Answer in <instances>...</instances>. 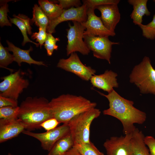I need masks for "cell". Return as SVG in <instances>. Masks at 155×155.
Segmentation results:
<instances>
[{"instance_id":"1","label":"cell","mask_w":155,"mask_h":155,"mask_svg":"<svg viewBox=\"0 0 155 155\" xmlns=\"http://www.w3.org/2000/svg\"><path fill=\"white\" fill-rule=\"evenodd\" d=\"M98 92L109 102V108L103 111V114L119 120L122 125L124 135L134 131L136 128L135 124H142L146 121L145 113L136 108L133 106V101L122 97L114 90L108 94Z\"/></svg>"},{"instance_id":"2","label":"cell","mask_w":155,"mask_h":155,"mask_svg":"<svg viewBox=\"0 0 155 155\" xmlns=\"http://www.w3.org/2000/svg\"><path fill=\"white\" fill-rule=\"evenodd\" d=\"M53 117L60 123H68L77 115L95 108L96 103L81 96L63 94L49 102Z\"/></svg>"},{"instance_id":"3","label":"cell","mask_w":155,"mask_h":155,"mask_svg":"<svg viewBox=\"0 0 155 155\" xmlns=\"http://www.w3.org/2000/svg\"><path fill=\"white\" fill-rule=\"evenodd\" d=\"M49 102L43 97H28L21 103L18 119L25 129L31 131L41 128L43 122L53 118Z\"/></svg>"},{"instance_id":"4","label":"cell","mask_w":155,"mask_h":155,"mask_svg":"<svg viewBox=\"0 0 155 155\" xmlns=\"http://www.w3.org/2000/svg\"><path fill=\"white\" fill-rule=\"evenodd\" d=\"M129 77L130 82L135 84L141 93L155 96V69L148 57L144 56L142 61L134 67Z\"/></svg>"},{"instance_id":"5","label":"cell","mask_w":155,"mask_h":155,"mask_svg":"<svg viewBox=\"0 0 155 155\" xmlns=\"http://www.w3.org/2000/svg\"><path fill=\"white\" fill-rule=\"evenodd\" d=\"M100 113L99 109L94 108L77 115L69 121L68 124L74 144L90 142V125L93 120L98 118Z\"/></svg>"},{"instance_id":"6","label":"cell","mask_w":155,"mask_h":155,"mask_svg":"<svg viewBox=\"0 0 155 155\" xmlns=\"http://www.w3.org/2000/svg\"><path fill=\"white\" fill-rule=\"evenodd\" d=\"M0 96L18 100L19 96L29 85V80L24 78L20 69L13 73L1 78Z\"/></svg>"},{"instance_id":"7","label":"cell","mask_w":155,"mask_h":155,"mask_svg":"<svg viewBox=\"0 0 155 155\" xmlns=\"http://www.w3.org/2000/svg\"><path fill=\"white\" fill-rule=\"evenodd\" d=\"M72 22L73 25L69 24V28L67 31V55L76 52L83 55H88L90 51L83 39L86 28L81 22L75 21Z\"/></svg>"},{"instance_id":"8","label":"cell","mask_w":155,"mask_h":155,"mask_svg":"<svg viewBox=\"0 0 155 155\" xmlns=\"http://www.w3.org/2000/svg\"><path fill=\"white\" fill-rule=\"evenodd\" d=\"M83 39L90 51L97 58L104 59L111 64L112 46L119 42L111 41L107 36H93L84 35Z\"/></svg>"},{"instance_id":"9","label":"cell","mask_w":155,"mask_h":155,"mask_svg":"<svg viewBox=\"0 0 155 155\" xmlns=\"http://www.w3.org/2000/svg\"><path fill=\"white\" fill-rule=\"evenodd\" d=\"M57 67L74 73L82 80L88 81L95 75L96 70L89 66L84 65L76 53L70 55L66 59H60Z\"/></svg>"},{"instance_id":"10","label":"cell","mask_w":155,"mask_h":155,"mask_svg":"<svg viewBox=\"0 0 155 155\" xmlns=\"http://www.w3.org/2000/svg\"><path fill=\"white\" fill-rule=\"evenodd\" d=\"M70 132L68 124L65 123L43 133H35L24 130L22 133L38 140L42 149L49 152L58 140Z\"/></svg>"},{"instance_id":"11","label":"cell","mask_w":155,"mask_h":155,"mask_svg":"<svg viewBox=\"0 0 155 155\" xmlns=\"http://www.w3.org/2000/svg\"><path fill=\"white\" fill-rule=\"evenodd\" d=\"M132 134L133 133L124 136H113L106 140L103 145L106 155H133Z\"/></svg>"},{"instance_id":"12","label":"cell","mask_w":155,"mask_h":155,"mask_svg":"<svg viewBox=\"0 0 155 155\" xmlns=\"http://www.w3.org/2000/svg\"><path fill=\"white\" fill-rule=\"evenodd\" d=\"M88 8L83 4L78 7H72L67 9H63L61 15L56 19L50 21L46 31L52 34L55 32V28L61 23L68 21H77L83 23L87 19Z\"/></svg>"},{"instance_id":"13","label":"cell","mask_w":155,"mask_h":155,"mask_svg":"<svg viewBox=\"0 0 155 155\" xmlns=\"http://www.w3.org/2000/svg\"><path fill=\"white\" fill-rule=\"evenodd\" d=\"M94 10L88 9L87 20L86 22L81 23L86 28L84 35L108 37L115 36V32H112L106 28L100 17L95 14Z\"/></svg>"},{"instance_id":"14","label":"cell","mask_w":155,"mask_h":155,"mask_svg":"<svg viewBox=\"0 0 155 155\" xmlns=\"http://www.w3.org/2000/svg\"><path fill=\"white\" fill-rule=\"evenodd\" d=\"M101 13L100 17L104 26L109 30L115 32V28L121 18V14L117 4H109L96 7Z\"/></svg>"},{"instance_id":"15","label":"cell","mask_w":155,"mask_h":155,"mask_svg":"<svg viewBox=\"0 0 155 155\" xmlns=\"http://www.w3.org/2000/svg\"><path fill=\"white\" fill-rule=\"evenodd\" d=\"M117 76V74L112 70H106L102 74L93 75L90 81L93 87L109 93L114 90V88L119 87L116 78Z\"/></svg>"},{"instance_id":"16","label":"cell","mask_w":155,"mask_h":155,"mask_svg":"<svg viewBox=\"0 0 155 155\" xmlns=\"http://www.w3.org/2000/svg\"><path fill=\"white\" fill-rule=\"evenodd\" d=\"M24 129V126L18 119L13 120L0 119V143L17 136Z\"/></svg>"},{"instance_id":"17","label":"cell","mask_w":155,"mask_h":155,"mask_svg":"<svg viewBox=\"0 0 155 155\" xmlns=\"http://www.w3.org/2000/svg\"><path fill=\"white\" fill-rule=\"evenodd\" d=\"M8 44V49L9 51L12 52L14 57V61L16 62L19 66H21L22 62L26 63L30 65L34 64L38 65L46 66L44 62L35 61L31 58L30 53L33 50L32 46L29 49L23 50L15 46L12 43L8 40H6Z\"/></svg>"},{"instance_id":"18","label":"cell","mask_w":155,"mask_h":155,"mask_svg":"<svg viewBox=\"0 0 155 155\" xmlns=\"http://www.w3.org/2000/svg\"><path fill=\"white\" fill-rule=\"evenodd\" d=\"M147 0H128L127 2L133 6V10L130 15L133 22L139 26L142 24L144 15L149 16L151 12L147 7Z\"/></svg>"},{"instance_id":"19","label":"cell","mask_w":155,"mask_h":155,"mask_svg":"<svg viewBox=\"0 0 155 155\" xmlns=\"http://www.w3.org/2000/svg\"><path fill=\"white\" fill-rule=\"evenodd\" d=\"M74 144L73 139L70 132L56 142L49 152L48 155H63L73 147Z\"/></svg>"},{"instance_id":"20","label":"cell","mask_w":155,"mask_h":155,"mask_svg":"<svg viewBox=\"0 0 155 155\" xmlns=\"http://www.w3.org/2000/svg\"><path fill=\"white\" fill-rule=\"evenodd\" d=\"M39 6L49 18L50 21L59 17L62 13L63 9L58 3L57 1H50L48 0L38 1Z\"/></svg>"},{"instance_id":"21","label":"cell","mask_w":155,"mask_h":155,"mask_svg":"<svg viewBox=\"0 0 155 155\" xmlns=\"http://www.w3.org/2000/svg\"><path fill=\"white\" fill-rule=\"evenodd\" d=\"M144 137L142 132L137 128L133 132V155H150L149 149L144 142Z\"/></svg>"},{"instance_id":"22","label":"cell","mask_w":155,"mask_h":155,"mask_svg":"<svg viewBox=\"0 0 155 155\" xmlns=\"http://www.w3.org/2000/svg\"><path fill=\"white\" fill-rule=\"evenodd\" d=\"M33 17L30 20V24L34 23L39 27H42L46 30L50 20L41 8L35 4L33 8Z\"/></svg>"},{"instance_id":"23","label":"cell","mask_w":155,"mask_h":155,"mask_svg":"<svg viewBox=\"0 0 155 155\" xmlns=\"http://www.w3.org/2000/svg\"><path fill=\"white\" fill-rule=\"evenodd\" d=\"M73 147L82 155H104L91 141L88 143L74 144Z\"/></svg>"},{"instance_id":"24","label":"cell","mask_w":155,"mask_h":155,"mask_svg":"<svg viewBox=\"0 0 155 155\" xmlns=\"http://www.w3.org/2000/svg\"><path fill=\"white\" fill-rule=\"evenodd\" d=\"M9 18L10 22L16 25L19 28L22 33L24 37L23 41L22 43V46H24L27 42H30L34 44L36 47H38L39 45L38 43L31 41L28 37L27 34V30L26 26L22 20L16 17H14L13 18L9 17Z\"/></svg>"},{"instance_id":"25","label":"cell","mask_w":155,"mask_h":155,"mask_svg":"<svg viewBox=\"0 0 155 155\" xmlns=\"http://www.w3.org/2000/svg\"><path fill=\"white\" fill-rule=\"evenodd\" d=\"M19 107L6 106L0 108V119L13 120L18 119Z\"/></svg>"},{"instance_id":"26","label":"cell","mask_w":155,"mask_h":155,"mask_svg":"<svg viewBox=\"0 0 155 155\" xmlns=\"http://www.w3.org/2000/svg\"><path fill=\"white\" fill-rule=\"evenodd\" d=\"M9 51L7 47H4L0 43V67L7 68L9 64L14 61L13 55L10 54Z\"/></svg>"},{"instance_id":"27","label":"cell","mask_w":155,"mask_h":155,"mask_svg":"<svg viewBox=\"0 0 155 155\" xmlns=\"http://www.w3.org/2000/svg\"><path fill=\"white\" fill-rule=\"evenodd\" d=\"M141 28L143 36L150 40L155 39V14L151 21L147 24H142L138 26Z\"/></svg>"},{"instance_id":"28","label":"cell","mask_w":155,"mask_h":155,"mask_svg":"<svg viewBox=\"0 0 155 155\" xmlns=\"http://www.w3.org/2000/svg\"><path fill=\"white\" fill-rule=\"evenodd\" d=\"M9 0H1L0 8V25L1 27L4 26H11V23L8 20L7 13L9 12L8 5Z\"/></svg>"},{"instance_id":"29","label":"cell","mask_w":155,"mask_h":155,"mask_svg":"<svg viewBox=\"0 0 155 155\" xmlns=\"http://www.w3.org/2000/svg\"><path fill=\"white\" fill-rule=\"evenodd\" d=\"M59 40V38H55L52 34H47V38L44 45V48L46 50L48 55H52L54 51L57 50L58 46L56 44V43Z\"/></svg>"},{"instance_id":"30","label":"cell","mask_w":155,"mask_h":155,"mask_svg":"<svg viewBox=\"0 0 155 155\" xmlns=\"http://www.w3.org/2000/svg\"><path fill=\"white\" fill-rule=\"evenodd\" d=\"M84 4L85 5L88 9H95L96 7L106 4H118L119 0H82Z\"/></svg>"},{"instance_id":"31","label":"cell","mask_w":155,"mask_h":155,"mask_svg":"<svg viewBox=\"0 0 155 155\" xmlns=\"http://www.w3.org/2000/svg\"><path fill=\"white\" fill-rule=\"evenodd\" d=\"M46 30L42 27H39V32H38L33 33L31 36V38L32 40L36 39V42H38L39 44L40 48L45 42L47 35Z\"/></svg>"},{"instance_id":"32","label":"cell","mask_w":155,"mask_h":155,"mask_svg":"<svg viewBox=\"0 0 155 155\" xmlns=\"http://www.w3.org/2000/svg\"><path fill=\"white\" fill-rule=\"evenodd\" d=\"M57 1L63 9L79 7L82 5L80 0H58Z\"/></svg>"},{"instance_id":"33","label":"cell","mask_w":155,"mask_h":155,"mask_svg":"<svg viewBox=\"0 0 155 155\" xmlns=\"http://www.w3.org/2000/svg\"><path fill=\"white\" fill-rule=\"evenodd\" d=\"M59 123H60L57 120L53 118L43 122L40 125V127L47 131L56 128Z\"/></svg>"},{"instance_id":"34","label":"cell","mask_w":155,"mask_h":155,"mask_svg":"<svg viewBox=\"0 0 155 155\" xmlns=\"http://www.w3.org/2000/svg\"><path fill=\"white\" fill-rule=\"evenodd\" d=\"M144 141L147 146L150 155H155V139L151 136H145Z\"/></svg>"},{"instance_id":"35","label":"cell","mask_w":155,"mask_h":155,"mask_svg":"<svg viewBox=\"0 0 155 155\" xmlns=\"http://www.w3.org/2000/svg\"><path fill=\"white\" fill-rule=\"evenodd\" d=\"M6 106H18V100L0 96V108Z\"/></svg>"},{"instance_id":"36","label":"cell","mask_w":155,"mask_h":155,"mask_svg":"<svg viewBox=\"0 0 155 155\" xmlns=\"http://www.w3.org/2000/svg\"><path fill=\"white\" fill-rule=\"evenodd\" d=\"M13 17H16L22 20L25 24L27 30V33L29 35H31L32 34L31 30L32 28L30 26V19L27 16L22 14H19L16 16L13 15Z\"/></svg>"},{"instance_id":"37","label":"cell","mask_w":155,"mask_h":155,"mask_svg":"<svg viewBox=\"0 0 155 155\" xmlns=\"http://www.w3.org/2000/svg\"><path fill=\"white\" fill-rule=\"evenodd\" d=\"M63 155H82L75 149L72 147Z\"/></svg>"},{"instance_id":"38","label":"cell","mask_w":155,"mask_h":155,"mask_svg":"<svg viewBox=\"0 0 155 155\" xmlns=\"http://www.w3.org/2000/svg\"><path fill=\"white\" fill-rule=\"evenodd\" d=\"M12 155L10 153H9L8 154V155Z\"/></svg>"},{"instance_id":"39","label":"cell","mask_w":155,"mask_h":155,"mask_svg":"<svg viewBox=\"0 0 155 155\" xmlns=\"http://www.w3.org/2000/svg\"><path fill=\"white\" fill-rule=\"evenodd\" d=\"M153 1L155 3V0H154Z\"/></svg>"}]
</instances>
